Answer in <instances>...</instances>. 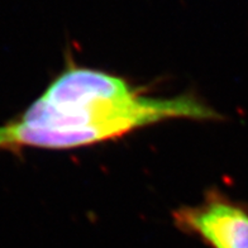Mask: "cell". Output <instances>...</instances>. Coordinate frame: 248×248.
<instances>
[{
  "mask_svg": "<svg viewBox=\"0 0 248 248\" xmlns=\"http://www.w3.org/2000/svg\"><path fill=\"white\" fill-rule=\"evenodd\" d=\"M175 118L206 121L218 114L189 95L147 98L114 74L74 66L19 117L0 125V151L78 148Z\"/></svg>",
  "mask_w": 248,
  "mask_h": 248,
  "instance_id": "cell-1",
  "label": "cell"
},
{
  "mask_svg": "<svg viewBox=\"0 0 248 248\" xmlns=\"http://www.w3.org/2000/svg\"><path fill=\"white\" fill-rule=\"evenodd\" d=\"M173 218L180 228L198 234L213 248H248L247 208L219 194L180 208Z\"/></svg>",
  "mask_w": 248,
  "mask_h": 248,
  "instance_id": "cell-2",
  "label": "cell"
}]
</instances>
